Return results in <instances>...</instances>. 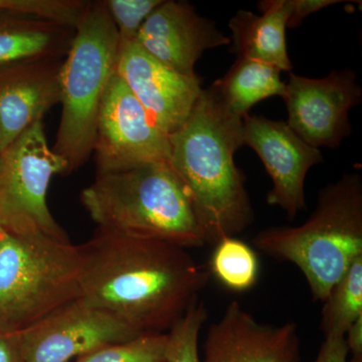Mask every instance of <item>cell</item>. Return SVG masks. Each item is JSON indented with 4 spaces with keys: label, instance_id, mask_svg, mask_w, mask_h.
<instances>
[{
    "label": "cell",
    "instance_id": "30",
    "mask_svg": "<svg viewBox=\"0 0 362 362\" xmlns=\"http://www.w3.org/2000/svg\"><path fill=\"white\" fill-rule=\"evenodd\" d=\"M1 232H2V230H1V228H0V233H1Z\"/></svg>",
    "mask_w": 362,
    "mask_h": 362
},
{
    "label": "cell",
    "instance_id": "1",
    "mask_svg": "<svg viewBox=\"0 0 362 362\" xmlns=\"http://www.w3.org/2000/svg\"><path fill=\"white\" fill-rule=\"evenodd\" d=\"M81 297L137 334H165L206 288L211 273L187 249L98 230L80 246Z\"/></svg>",
    "mask_w": 362,
    "mask_h": 362
},
{
    "label": "cell",
    "instance_id": "17",
    "mask_svg": "<svg viewBox=\"0 0 362 362\" xmlns=\"http://www.w3.org/2000/svg\"><path fill=\"white\" fill-rule=\"evenodd\" d=\"M75 28L23 14H0V65L35 59H64Z\"/></svg>",
    "mask_w": 362,
    "mask_h": 362
},
{
    "label": "cell",
    "instance_id": "29",
    "mask_svg": "<svg viewBox=\"0 0 362 362\" xmlns=\"http://www.w3.org/2000/svg\"><path fill=\"white\" fill-rule=\"evenodd\" d=\"M346 362H362V357H351L350 361L347 359Z\"/></svg>",
    "mask_w": 362,
    "mask_h": 362
},
{
    "label": "cell",
    "instance_id": "25",
    "mask_svg": "<svg viewBox=\"0 0 362 362\" xmlns=\"http://www.w3.org/2000/svg\"><path fill=\"white\" fill-rule=\"evenodd\" d=\"M349 349L344 337H324V341L313 362H346Z\"/></svg>",
    "mask_w": 362,
    "mask_h": 362
},
{
    "label": "cell",
    "instance_id": "2",
    "mask_svg": "<svg viewBox=\"0 0 362 362\" xmlns=\"http://www.w3.org/2000/svg\"><path fill=\"white\" fill-rule=\"evenodd\" d=\"M169 164L187 188L207 244L235 237L254 221L244 173L235 154L244 146L243 118L211 88L202 89L185 124L169 135Z\"/></svg>",
    "mask_w": 362,
    "mask_h": 362
},
{
    "label": "cell",
    "instance_id": "14",
    "mask_svg": "<svg viewBox=\"0 0 362 362\" xmlns=\"http://www.w3.org/2000/svg\"><path fill=\"white\" fill-rule=\"evenodd\" d=\"M296 323L259 322L238 301L226 306L211 324L204 342L202 362H299Z\"/></svg>",
    "mask_w": 362,
    "mask_h": 362
},
{
    "label": "cell",
    "instance_id": "23",
    "mask_svg": "<svg viewBox=\"0 0 362 362\" xmlns=\"http://www.w3.org/2000/svg\"><path fill=\"white\" fill-rule=\"evenodd\" d=\"M163 0H103L120 42H135L140 28Z\"/></svg>",
    "mask_w": 362,
    "mask_h": 362
},
{
    "label": "cell",
    "instance_id": "5",
    "mask_svg": "<svg viewBox=\"0 0 362 362\" xmlns=\"http://www.w3.org/2000/svg\"><path fill=\"white\" fill-rule=\"evenodd\" d=\"M118 33L102 1H89L59 71L62 104L52 150L78 170L94 151L98 116L118 59Z\"/></svg>",
    "mask_w": 362,
    "mask_h": 362
},
{
    "label": "cell",
    "instance_id": "10",
    "mask_svg": "<svg viewBox=\"0 0 362 362\" xmlns=\"http://www.w3.org/2000/svg\"><path fill=\"white\" fill-rule=\"evenodd\" d=\"M282 98L295 134L317 149H337L352 133L349 112L361 104L362 90L351 69L319 78L290 74Z\"/></svg>",
    "mask_w": 362,
    "mask_h": 362
},
{
    "label": "cell",
    "instance_id": "3",
    "mask_svg": "<svg viewBox=\"0 0 362 362\" xmlns=\"http://www.w3.org/2000/svg\"><path fill=\"white\" fill-rule=\"evenodd\" d=\"M81 202L98 230L187 250L207 244L194 202L168 161L97 175Z\"/></svg>",
    "mask_w": 362,
    "mask_h": 362
},
{
    "label": "cell",
    "instance_id": "16",
    "mask_svg": "<svg viewBox=\"0 0 362 362\" xmlns=\"http://www.w3.org/2000/svg\"><path fill=\"white\" fill-rule=\"evenodd\" d=\"M262 16L240 11L230 18L233 52L238 58L252 59L291 71L286 30L289 20V0H264L258 4Z\"/></svg>",
    "mask_w": 362,
    "mask_h": 362
},
{
    "label": "cell",
    "instance_id": "12",
    "mask_svg": "<svg viewBox=\"0 0 362 362\" xmlns=\"http://www.w3.org/2000/svg\"><path fill=\"white\" fill-rule=\"evenodd\" d=\"M116 75L168 136L187 120L202 90L197 75L171 70L136 42H120Z\"/></svg>",
    "mask_w": 362,
    "mask_h": 362
},
{
    "label": "cell",
    "instance_id": "24",
    "mask_svg": "<svg viewBox=\"0 0 362 362\" xmlns=\"http://www.w3.org/2000/svg\"><path fill=\"white\" fill-rule=\"evenodd\" d=\"M341 2V0H289L291 13L288 20L287 28H297L311 14Z\"/></svg>",
    "mask_w": 362,
    "mask_h": 362
},
{
    "label": "cell",
    "instance_id": "15",
    "mask_svg": "<svg viewBox=\"0 0 362 362\" xmlns=\"http://www.w3.org/2000/svg\"><path fill=\"white\" fill-rule=\"evenodd\" d=\"M62 63L35 59L0 65V154L59 104Z\"/></svg>",
    "mask_w": 362,
    "mask_h": 362
},
{
    "label": "cell",
    "instance_id": "27",
    "mask_svg": "<svg viewBox=\"0 0 362 362\" xmlns=\"http://www.w3.org/2000/svg\"><path fill=\"white\" fill-rule=\"evenodd\" d=\"M37 0H0V14L14 13L35 16Z\"/></svg>",
    "mask_w": 362,
    "mask_h": 362
},
{
    "label": "cell",
    "instance_id": "7",
    "mask_svg": "<svg viewBox=\"0 0 362 362\" xmlns=\"http://www.w3.org/2000/svg\"><path fill=\"white\" fill-rule=\"evenodd\" d=\"M58 175H66V162L49 147L40 121L0 154V228L70 242L47 202V189Z\"/></svg>",
    "mask_w": 362,
    "mask_h": 362
},
{
    "label": "cell",
    "instance_id": "26",
    "mask_svg": "<svg viewBox=\"0 0 362 362\" xmlns=\"http://www.w3.org/2000/svg\"><path fill=\"white\" fill-rule=\"evenodd\" d=\"M0 362H25L18 332L0 330Z\"/></svg>",
    "mask_w": 362,
    "mask_h": 362
},
{
    "label": "cell",
    "instance_id": "22",
    "mask_svg": "<svg viewBox=\"0 0 362 362\" xmlns=\"http://www.w3.org/2000/svg\"><path fill=\"white\" fill-rule=\"evenodd\" d=\"M209 318L204 302H195L182 318L168 332L166 361L168 362H202L199 338Z\"/></svg>",
    "mask_w": 362,
    "mask_h": 362
},
{
    "label": "cell",
    "instance_id": "21",
    "mask_svg": "<svg viewBox=\"0 0 362 362\" xmlns=\"http://www.w3.org/2000/svg\"><path fill=\"white\" fill-rule=\"evenodd\" d=\"M165 334L140 335L98 349L74 362H168Z\"/></svg>",
    "mask_w": 362,
    "mask_h": 362
},
{
    "label": "cell",
    "instance_id": "4",
    "mask_svg": "<svg viewBox=\"0 0 362 362\" xmlns=\"http://www.w3.org/2000/svg\"><path fill=\"white\" fill-rule=\"evenodd\" d=\"M252 246L289 262L303 274L312 297L324 301L356 259L362 257V178L344 173L319 192L308 220L297 226L259 230Z\"/></svg>",
    "mask_w": 362,
    "mask_h": 362
},
{
    "label": "cell",
    "instance_id": "9",
    "mask_svg": "<svg viewBox=\"0 0 362 362\" xmlns=\"http://www.w3.org/2000/svg\"><path fill=\"white\" fill-rule=\"evenodd\" d=\"M25 362H71L139 334L83 297L18 331Z\"/></svg>",
    "mask_w": 362,
    "mask_h": 362
},
{
    "label": "cell",
    "instance_id": "6",
    "mask_svg": "<svg viewBox=\"0 0 362 362\" xmlns=\"http://www.w3.org/2000/svg\"><path fill=\"white\" fill-rule=\"evenodd\" d=\"M80 246L0 233V330L18 332L81 297Z\"/></svg>",
    "mask_w": 362,
    "mask_h": 362
},
{
    "label": "cell",
    "instance_id": "11",
    "mask_svg": "<svg viewBox=\"0 0 362 362\" xmlns=\"http://www.w3.org/2000/svg\"><path fill=\"white\" fill-rule=\"evenodd\" d=\"M243 143L251 147L273 181L267 204L296 218L306 209L305 180L309 169L323 162L320 150L304 142L287 123L264 116L243 118Z\"/></svg>",
    "mask_w": 362,
    "mask_h": 362
},
{
    "label": "cell",
    "instance_id": "20",
    "mask_svg": "<svg viewBox=\"0 0 362 362\" xmlns=\"http://www.w3.org/2000/svg\"><path fill=\"white\" fill-rule=\"evenodd\" d=\"M209 273L226 289L245 292L258 281V256L251 246L237 238L228 237L214 245Z\"/></svg>",
    "mask_w": 362,
    "mask_h": 362
},
{
    "label": "cell",
    "instance_id": "18",
    "mask_svg": "<svg viewBox=\"0 0 362 362\" xmlns=\"http://www.w3.org/2000/svg\"><path fill=\"white\" fill-rule=\"evenodd\" d=\"M275 66L261 62L238 58L223 78L211 89L233 115L244 118L254 105L267 98L283 97L286 83Z\"/></svg>",
    "mask_w": 362,
    "mask_h": 362
},
{
    "label": "cell",
    "instance_id": "28",
    "mask_svg": "<svg viewBox=\"0 0 362 362\" xmlns=\"http://www.w3.org/2000/svg\"><path fill=\"white\" fill-rule=\"evenodd\" d=\"M344 338L351 357H362V317L350 326Z\"/></svg>",
    "mask_w": 362,
    "mask_h": 362
},
{
    "label": "cell",
    "instance_id": "19",
    "mask_svg": "<svg viewBox=\"0 0 362 362\" xmlns=\"http://www.w3.org/2000/svg\"><path fill=\"white\" fill-rule=\"evenodd\" d=\"M362 317V257L349 267L323 301L320 328L324 337H345Z\"/></svg>",
    "mask_w": 362,
    "mask_h": 362
},
{
    "label": "cell",
    "instance_id": "13",
    "mask_svg": "<svg viewBox=\"0 0 362 362\" xmlns=\"http://www.w3.org/2000/svg\"><path fill=\"white\" fill-rule=\"evenodd\" d=\"M135 42L171 70L195 76V64L204 52L232 40L187 2L163 0L143 23Z\"/></svg>",
    "mask_w": 362,
    "mask_h": 362
},
{
    "label": "cell",
    "instance_id": "8",
    "mask_svg": "<svg viewBox=\"0 0 362 362\" xmlns=\"http://www.w3.org/2000/svg\"><path fill=\"white\" fill-rule=\"evenodd\" d=\"M93 153L97 175L169 160V136L116 73L100 108Z\"/></svg>",
    "mask_w": 362,
    "mask_h": 362
}]
</instances>
